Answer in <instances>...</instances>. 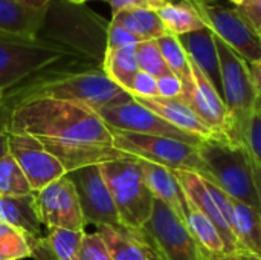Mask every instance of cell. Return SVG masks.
I'll use <instances>...</instances> for the list:
<instances>
[{
    "label": "cell",
    "mask_w": 261,
    "mask_h": 260,
    "mask_svg": "<svg viewBox=\"0 0 261 260\" xmlns=\"http://www.w3.org/2000/svg\"><path fill=\"white\" fill-rule=\"evenodd\" d=\"M5 132L37 139L113 146L112 130L89 106L54 98H28L8 107Z\"/></svg>",
    "instance_id": "obj_1"
},
{
    "label": "cell",
    "mask_w": 261,
    "mask_h": 260,
    "mask_svg": "<svg viewBox=\"0 0 261 260\" xmlns=\"http://www.w3.org/2000/svg\"><path fill=\"white\" fill-rule=\"evenodd\" d=\"M28 98H54L89 106L95 112L133 100V95L110 80L102 67L57 70L5 92L3 107Z\"/></svg>",
    "instance_id": "obj_2"
},
{
    "label": "cell",
    "mask_w": 261,
    "mask_h": 260,
    "mask_svg": "<svg viewBox=\"0 0 261 260\" xmlns=\"http://www.w3.org/2000/svg\"><path fill=\"white\" fill-rule=\"evenodd\" d=\"M107 28L109 21L83 5L50 0L37 41L64 49L96 67H102Z\"/></svg>",
    "instance_id": "obj_3"
},
{
    "label": "cell",
    "mask_w": 261,
    "mask_h": 260,
    "mask_svg": "<svg viewBox=\"0 0 261 260\" xmlns=\"http://www.w3.org/2000/svg\"><path fill=\"white\" fill-rule=\"evenodd\" d=\"M205 166V181L216 184L231 198L260 211L258 193L254 178L252 155L245 143L214 135L197 147Z\"/></svg>",
    "instance_id": "obj_4"
},
{
    "label": "cell",
    "mask_w": 261,
    "mask_h": 260,
    "mask_svg": "<svg viewBox=\"0 0 261 260\" xmlns=\"http://www.w3.org/2000/svg\"><path fill=\"white\" fill-rule=\"evenodd\" d=\"M84 63L89 61L37 40L0 38V90L8 92L46 74L72 70Z\"/></svg>",
    "instance_id": "obj_5"
},
{
    "label": "cell",
    "mask_w": 261,
    "mask_h": 260,
    "mask_svg": "<svg viewBox=\"0 0 261 260\" xmlns=\"http://www.w3.org/2000/svg\"><path fill=\"white\" fill-rule=\"evenodd\" d=\"M214 40L220 64V93L231 118L232 139L245 143L252 116L261 112V97L254 84L249 63L216 35Z\"/></svg>",
    "instance_id": "obj_6"
},
{
    "label": "cell",
    "mask_w": 261,
    "mask_h": 260,
    "mask_svg": "<svg viewBox=\"0 0 261 260\" xmlns=\"http://www.w3.org/2000/svg\"><path fill=\"white\" fill-rule=\"evenodd\" d=\"M113 198L119 221L130 231H141L153 213L154 196L150 192L139 161L125 156L99 166Z\"/></svg>",
    "instance_id": "obj_7"
},
{
    "label": "cell",
    "mask_w": 261,
    "mask_h": 260,
    "mask_svg": "<svg viewBox=\"0 0 261 260\" xmlns=\"http://www.w3.org/2000/svg\"><path fill=\"white\" fill-rule=\"evenodd\" d=\"M112 136L113 147L128 156L158 164L170 170L194 172L202 178L206 175L199 150L191 144L171 138L139 135L121 130H112Z\"/></svg>",
    "instance_id": "obj_8"
},
{
    "label": "cell",
    "mask_w": 261,
    "mask_h": 260,
    "mask_svg": "<svg viewBox=\"0 0 261 260\" xmlns=\"http://www.w3.org/2000/svg\"><path fill=\"white\" fill-rule=\"evenodd\" d=\"M158 257L164 260H213L191 234L185 221L154 198L153 213L141 230Z\"/></svg>",
    "instance_id": "obj_9"
},
{
    "label": "cell",
    "mask_w": 261,
    "mask_h": 260,
    "mask_svg": "<svg viewBox=\"0 0 261 260\" xmlns=\"http://www.w3.org/2000/svg\"><path fill=\"white\" fill-rule=\"evenodd\" d=\"M205 28L226 43L234 52L249 64L261 60V41L258 32L236 9L211 0H191Z\"/></svg>",
    "instance_id": "obj_10"
},
{
    "label": "cell",
    "mask_w": 261,
    "mask_h": 260,
    "mask_svg": "<svg viewBox=\"0 0 261 260\" xmlns=\"http://www.w3.org/2000/svg\"><path fill=\"white\" fill-rule=\"evenodd\" d=\"M99 118L104 121V124L112 130H121V132H130V133H139V135H150V136H162V138H171L177 139L187 144H191L194 147H199L203 141L202 138L187 133L154 112H151L148 107L138 103L135 98L125 103L106 106L96 112Z\"/></svg>",
    "instance_id": "obj_11"
},
{
    "label": "cell",
    "mask_w": 261,
    "mask_h": 260,
    "mask_svg": "<svg viewBox=\"0 0 261 260\" xmlns=\"http://www.w3.org/2000/svg\"><path fill=\"white\" fill-rule=\"evenodd\" d=\"M67 178L76 190L86 225H109L115 228L122 227L99 166H90L70 172L67 173Z\"/></svg>",
    "instance_id": "obj_12"
},
{
    "label": "cell",
    "mask_w": 261,
    "mask_h": 260,
    "mask_svg": "<svg viewBox=\"0 0 261 260\" xmlns=\"http://www.w3.org/2000/svg\"><path fill=\"white\" fill-rule=\"evenodd\" d=\"M34 199L40 222L46 228L84 231L86 222L78 195L67 175L44 188L34 192Z\"/></svg>",
    "instance_id": "obj_13"
},
{
    "label": "cell",
    "mask_w": 261,
    "mask_h": 260,
    "mask_svg": "<svg viewBox=\"0 0 261 260\" xmlns=\"http://www.w3.org/2000/svg\"><path fill=\"white\" fill-rule=\"evenodd\" d=\"M6 147L24 173L32 192H38L66 176L58 159L34 136L6 132Z\"/></svg>",
    "instance_id": "obj_14"
},
{
    "label": "cell",
    "mask_w": 261,
    "mask_h": 260,
    "mask_svg": "<svg viewBox=\"0 0 261 260\" xmlns=\"http://www.w3.org/2000/svg\"><path fill=\"white\" fill-rule=\"evenodd\" d=\"M190 63L193 70V83L184 86V95L179 100L187 103L216 135L232 139V124L222 93L191 60Z\"/></svg>",
    "instance_id": "obj_15"
},
{
    "label": "cell",
    "mask_w": 261,
    "mask_h": 260,
    "mask_svg": "<svg viewBox=\"0 0 261 260\" xmlns=\"http://www.w3.org/2000/svg\"><path fill=\"white\" fill-rule=\"evenodd\" d=\"M176 179L179 181L187 201L196 207L200 213H203L219 230L225 247H226V254H237L239 250V244L234 238V233L229 227V224L226 222L223 213L220 211L211 190L206 185V181L199 176L194 172H187V170H173Z\"/></svg>",
    "instance_id": "obj_16"
},
{
    "label": "cell",
    "mask_w": 261,
    "mask_h": 260,
    "mask_svg": "<svg viewBox=\"0 0 261 260\" xmlns=\"http://www.w3.org/2000/svg\"><path fill=\"white\" fill-rule=\"evenodd\" d=\"M44 149L54 155L63 166L66 175L90 166H102L116 159H122L128 155L116 150L113 146H96L83 143H60L52 139H38Z\"/></svg>",
    "instance_id": "obj_17"
},
{
    "label": "cell",
    "mask_w": 261,
    "mask_h": 260,
    "mask_svg": "<svg viewBox=\"0 0 261 260\" xmlns=\"http://www.w3.org/2000/svg\"><path fill=\"white\" fill-rule=\"evenodd\" d=\"M46 8L38 9L15 0H0V38L37 40Z\"/></svg>",
    "instance_id": "obj_18"
},
{
    "label": "cell",
    "mask_w": 261,
    "mask_h": 260,
    "mask_svg": "<svg viewBox=\"0 0 261 260\" xmlns=\"http://www.w3.org/2000/svg\"><path fill=\"white\" fill-rule=\"evenodd\" d=\"M135 100L141 103L142 106L148 107L151 112H154L165 121H168L170 124H173L174 127L187 133L196 135L202 139H206L216 135L211 130V127L200 116H197V113L182 100H167L161 97L135 98Z\"/></svg>",
    "instance_id": "obj_19"
},
{
    "label": "cell",
    "mask_w": 261,
    "mask_h": 260,
    "mask_svg": "<svg viewBox=\"0 0 261 260\" xmlns=\"http://www.w3.org/2000/svg\"><path fill=\"white\" fill-rule=\"evenodd\" d=\"M113 260H159L156 251L142 231H130L124 227H96Z\"/></svg>",
    "instance_id": "obj_20"
},
{
    "label": "cell",
    "mask_w": 261,
    "mask_h": 260,
    "mask_svg": "<svg viewBox=\"0 0 261 260\" xmlns=\"http://www.w3.org/2000/svg\"><path fill=\"white\" fill-rule=\"evenodd\" d=\"M138 161L142 169L145 182L150 192L153 193V196L162 201L165 205H168L180 219L185 221V216L188 211V201L173 170L158 166V164L142 161V159H138Z\"/></svg>",
    "instance_id": "obj_21"
},
{
    "label": "cell",
    "mask_w": 261,
    "mask_h": 260,
    "mask_svg": "<svg viewBox=\"0 0 261 260\" xmlns=\"http://www.w3.org/2000/svg\"><path fill=\"white\" fill-rule=\"evenodd\" d=\"M177 38L182 43L190 60L208 77V80L220 92V64L214 34L208 28H203L200 31H194Z\"/></svg>",
    "instance_id": "obj_22"
},
{
    "label": "cell",
    "mask_w": 261,
    "mask_h": 260,
    "mask_svg": "<svg viewBox=\"0 0 261 260\" xmlns=\"http://www.w3.org/2000/svg\"><path fill=\"white\" fill-rule=\"evenodd\" d=\"M0 222H5L29 239H38L41 222L37 213L34 193L28 196H0Z\"/></svg>",
    "instance_id": "obj_23"
},
{
    "label": "cell",
    "mask_w": 261,
    "mask_h": 260,
    "mask_svg": "<svg viewBox=\"0 0 261 260\" xmlns=\"http://www.w3.org/2000/svg\"><path fill=\"white\" fill-rule=\"evenodd\" d=\"M231 230L239 244V253H252L261 256V215L248 204L232 198Z\"/></svg>",
    "instance_id": "obj_24"
},
{
    "label": "cell",
    "mask_w": 261,
    "mask_h": 260,
    "mask_svg": "<svg viewBox=\"0 0 261 260\" xmlns=\"http://www.w3.org/2000/svg\"><path fill=\"white\" fill-rule=\"evenodd\" d=\"M110 21L125 28L141 41L158 40L159 37L167 34L158 11L153 9L135 8V9L121 11L118 14H113Z\"/></svg>",
    "instance_id": "obj_25"
},
{
    "label": "cell",
    "mask_w": 261,
    "mask_h": 260,
    "mask_svg": "<svg viewBox=\"0 0 261 260\" xmlns=\"http://www.w3.org/2000/svg\"><path fill=\"white\" fill-rule=\"evenodd\" d=\"M159 18L167 34L180 37L205 28L197 9L191 0H179L158 9Z\"/></svg>",
    "instance_id": "obj_26"
},
{
    "label": "cell",
    "mask_w": 261,
    "mask_h": 260,
    "mask_svg": "<svg viewBox=\"0 0 261 260\" xmlns=\"http://www.w3.org/2000/svg\"><path fill=\"white\" fill-rule=\"evenodd\" d=\"M102 70L118 86L130 92L132 83L136 74L139 72L136 44L119 48V49H106L104 60H102Z\"/></svg>",
    "instance_id": "obj_27"
},
{
    "label": "cell",
    "mask_w": 261,
    "mask_h": 260,
    "mask_svg": "<svg viewBox=\"0 0 261 260\" xmlns=\"http://www.w3.org/2000/svg\"><path fill=\"white\" fill-rule=\"evenodd\" d=\"M32 188L6 147L5 127L0 132V196H28Z\"/></svg>",
    "instance_id": "obj_28"
},
{
    "label": "cell",
    "mask_w": 261,
    "mask_h": 260,
    "mask_svg": "<svg viewBox=\"0 0 261 260\" xmlns=\"http://www.w3.org/2000/svg\"><path fill=\"white\" fill-rule=\"evenodd\" d=\"M185 224L190 228L194 239L206 253H210L214 257L226 254L225 242L219 230L216 228V225L196 207H193L190 202H188V211L185 216Z\"/></svg>",
    "instance_id": "obj_29"
},
{
    "label": "cell",
    "mask_w": 261,
    "mask_h": 260,
    "mask_svg": "<svg viewBox=\"0 0 261 260\" xmlns=\"http://www.w3.org/2000/svg\"><path fill=\"white\" fill-rule=\"evenodd\" d=\"M156 41L159 44V49L162 52V57L168 69L182 80L184 86H188L190 83H193V70H191L190 57L187 55L179 38L176 35L165 34L159 37Z\"/></svg>",
    "instance_id": "obj_30"
},
{
    "label": "cell",
    "mask_w": 261,
    "mask_h": 260,
    "mask_svg": "<svg viewBox=\"0 0 261 260\" xmlns=\"http://www.w3.org/2000/svg\"><path fill=\"white\" fill-rule=\"evenodd\" d=\"M84 233L86 231L47 228V236L44 238V241L55 260H78Z\"/></svg>",
    "instance_id": "obj_31"
},
{
    "label": "cell",
    "mask_w": 261,
    "mask_h": 260,
    "mask_svg": "<svg viewBox=\"0 0 261 260\" xmlns=\"http://www.w3.org/2000/svg\"><path fill=\"white\" fill-rule=\"evenodd\" d=\"M31 256L29 238L20 230L0 222V260H23Z\"/></svg>",
    "instance_id": "obj_32"
},
{
    "label": "cell",
    "mask_w": 261,
    "mask_h": 260,
    "mask_svg": "<svg viewBox=\"0 0 261 260\" xmlns=\"http://www.w3.org/2000/svg\"><path fill=\"white\" fill-rule=\"evenodd\" d=\"M136 55H138V64L139 70L147 72L156 78L164 77L167 74H171L168 69L162 52L159 49V44L156 40H147L136 44Z\"/></svg>",
    "instance_id": "obj_33"
},
{
    "label": "cell",
    "mask_w": 261,
    "mask_h": 260,
    "mask_svg": "<svg viewBox=\"0 0 261 260\" xmlns=\"http://www.w3.org/2000/svg\"><path fill=\"white\" fill-rule=\"evenodd\" d=\"M78 260H113L101 236L95 233H84Z\"/></svg>",
    "instance_id": "obj_34"
},
{
    "label": "cell",
    "mask_w": 261,
    "mask_h": 260,
    "mask_svg": "<svg viewBox=\"0 0 261 260\" xmlns=\"http://www.w3.org/2000/svg\"><path fill=\"white\" fill-rule=\"evenodd\" d=\"M130 93L133 95V98H154L159 97V90H158V78L139 70L132 83V89Z\"/></svg>",
    "instance_id": "obj_35"
},
{
    "label": "cell",
    "mask_w": 261,
    "mask_h": 260,
    "mask_svg": "<svg viewBox=\"0 0 261 260\" xmlns=\"http://www.w3.org/2000/svg\"><path fill=\"white\" fill-rule=\"evenodd\" d=\"M138 43H141V40L135 37L132 32H128L125 28L109 21L106 49H119V48H125V46H132Z\"/></svg>",
    "instance_id": "obj_36"
},
{
    "label": "cell",
    "mask_w": 261,
    "mask_h": 260,
    "mask_svg": "<svg viewBox=\"0 0 261 260\" xmlns=\"http://www.w3.org/2000/svg\"><path fill=\"white\" fill-rule=\"evenodd\" d=\"M245 143L249 147L252 158L261 167V112L252 116L245 136Z\"/></svg>",
    "instance_id": "obj_37"
},
{
    "label": "cell",
    "mask_w": 261,
    "mask_h": 260,
    "mask_svg": "<svg viewBox=\"0 0 261 260\" xmlns=\"http://www.w3.org/2000/svg\"><path fill=\"white\" fill-rule=\"evenodd\" d=\"M158 90L161 98L179 100L184 95V83L173 72L158 78Z\"/></svg>",
    "instance_id": "obj_38"
},
{
    "label": "cell",
    "mask_w": 261,
    "mask_h": 260,
    "mask_svg": "<svg viewBox=\"0 0 261 260\" xmlns=\"http://www.w3.org/2000/svg\"><path fill=\"white\" fill-rule=\"evenodd\" d=\"M236 9L249 21V25L257 31H261V0H243L236 5Z\"/></svg>",
    "instance_id": "obj_39"
},
{
    "label": "cell",
    "mask_w": 261,
    "mask_h": 260,
    "mask_svg": "<svg viewBox=\"0 0 261 260\" xmlns=\"http://www.w3.org/2000/svg\"><path fill=\"white\" fill-rule=\"evenodd\" d=\"M110 8H112V15L118 14L121 11H127V9H135L138 8V2L136 0H106Z\"/></svg>",
    "instance_id": "obj_40"
},
{
    "label": "cell",
    "mask_w": 261,
    "mask_h": 260,
    "mask_svg": "<svg viewBox=\"0 0 261 260\" xmlns=\"http://www.w3.org/2000/svg\"><path fill=\"white\" fill-rule=\"evenodd\" d=\"M136 2H138V8L158 11L159 8H162L168 3H173V2H179V0H136Z\"/></svg>",
    "instance_id": "obj_41"
},
{
    "label": "cell",
    "mask_w": 261,
    "mask_h": 260,
    "mask_svg": "<svg viewBox=\"0 0 261 260\" xmlns=\"http://www.w3.org/2000/svg\"><path fill=\"white\" fill-rule=\"evenodd\" d=\"M249 69H251V75H252V80H254V84L258 90L261 97V60L260 61H255V63H251L249 64Z\"/></svg>",
    "instance_id": "obj_42"
},
{
    "label": "cell",
    "mask_w": 261,
    "mask_h": 260,
    "mask_svg": "<svg viewBox=\"0 0 261 260\" xmlns=\"http://www.w3.org/2000/svg\"><path fill=\"white\" fill-rule=\"evenodd\" d=\"M252 167H254V178H255V185H257V193H258V202H260V215H261V167L255 162L252 158Z\"/></svg>",
    "instance_id": "obj_43"
},
{
    "label": "cell",
    "mask_w": 261,
    "mask_h": 260,
    "mask_svg": "<svg viewBox=\"0 0 261 260\" xmlns=\"http://www.w3.org/2000/svg\"><path fill=\"white\" fill-rule=\"evenodd\" d=\"M15 2H20V3L34 6V8H38V9H44V8H47V5H49L50 0H15Z\"/></svg>",
    "instance_id": "obj_44"
},
{
    "label": "cell",
    "mask_w": 261,
    "mask_h": 260,
    "mask_svg": "<svg viewBox=\"0 0 261 260\" xmlns=\"http://www.w3.org/2000/svg\"><path fill=\"white\" fill-rule=\"evenodd\" d=\"M236 256H239L240 260H261V256L252 254V253H237Z\"/></svg>",
    "instance_id": "obj_45"
},
{
    "label": "cell",
    "mask_w": 261,
    "mask_h": 260,
    "mask_svg": "<svg viewBox=\"0 0 261 260\" xmlns=\"http://www.w3.org/2000/svg\"><path fill=\"white\" fill-rule=\"evenodd\" d=\"M213 260H240L236 254H225V256H216Z\"/></svg>",
    "instance_id": "obj_46"
},
{
    "label": "cell",
    "mask_w": 261,
    "mask_h": 260,
    "mask_svg": "<svg viewBox=\"0 0 261 260\" xmlns=\"http://www.w3.org/2000/svg\"><path fill=\"white\" fill-rule=\"evenodd\" d=\"M3 101H5V92L0 90V110H2V107H3Z\"/></svg>",
    "instance_id": "obj_47"
},
{
    "label": "cell",
    "mask_w": 261,
    "mask_h": 260,
    "mask_svg": "<svg viewBox=\"0 0 261 260\" xmlns=\"http://www.w3.org/2000/svg\"><path fill=\"white\" fill-rule=\"evenodd\" d=\"M67 2H72V3H78V5H83V3H86L87 0H67Z\"/></svg>",
    "instance_id": "obj_48"
},
{
    "label": "cell",
    "mask_w": 261,
    "mask_h": 260,
    "mask_svg": "<svg viewBox=\"0 0 261 260\" xmlns=\"http://www.w3.org/2000/svg\"><path fill=\"white\" fill-rule=\"evenodd\" d=\"M231 2H232L234 5H239V3H240V2H243V0H231Z\"/></svg>",
    "instance_id": "obj_49"
},
{
    "label": "cell",
    "mask_w": 261,
    "mask_h": 260,
    "mask_svg": "<svg viewBox=\"0 0 261 260\" xmlns=\"http://www.w3.org/2000/svg\"><path fill=\"white\" fill-rule=\"evenodd\" d=\"M2 129H3V121L0 120V132H2Z\"/></svg>",
    "instance_id": "obj_50"
},
{
    "label": "cell",
    "mask_w": 261,
    "mask_h": 260,
    "mask_svg": "<svg viewBox=\"0 0 261 260\" xmlns=\"http://www.w3.org/2000/svg\"><path fill=\"white\" fill-rule=\"evenodd\" d=\"M258 35H260V41H261V31H260V32H258Z\"/></svg>",
    "instance_id": "obj_51"
},
{
    "label": "cell",
    "mask_w": 261,
    "mask_h": 260,
    "mask_svg": "<svg viewBox=\"0 0 261 260\" xmlns=\"http://www.w3.org/2000/svg\"><path fill=\"white\" fill-rule=\"evenodd\" d=\"M158 259H159V260H164V259H161V257H158Z\"/></svg>",
    "instance_id": "obj_52"
}]
</instances>
